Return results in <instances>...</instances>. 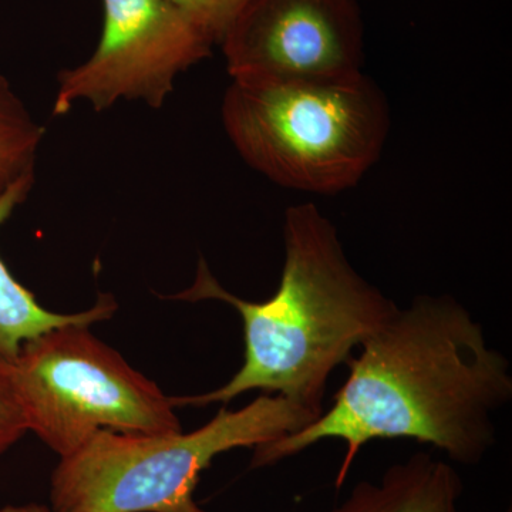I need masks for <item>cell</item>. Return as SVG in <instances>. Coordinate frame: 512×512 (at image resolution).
Listing matches in <instances>:
<instances>
[{
    "mask_svg": "<svg viewBox=\"0 0 512 512\" xmlns=\"http://www.w3.org/2000/svg\"><path fill=\"white\" fill-rule=\"evenodd\" d=\"M350 357L330 409L291 436L254 448L272 466L323 440L346 444L336 484L369 441L430 444L456 463H480L495 443L493 414L512 399L510 362L451 296L421 295L397 309Z\"/></svg>",
    "mask_w": 512,
    "mask_h": 512,
    "instance_id": "cell-1",
    "label": "cell"
},
{
    "mask_svg": "<svg viewBox=\"0 0 512 512\" xmlns=\"http://www.w3.org/2000/svg\"><path fill=\"white\" fill-rule=\"evenodd\" d=\"M285 264L268 301L248 302L222 288L201 259L183 301L214 299L241 315L245 356L241 369L220 389L171 397L174 407L228 403L262 390L281 394L322 414L333 370L382 328L399 306L350 265L338 231L313 204L286 211Z\"/></svg>",
    "mask_w": 512,
    "mask_h": 512,
    "instance_id": "cell-2",
    "label": "cell"
},
{
    "mask_svg": "<svg viewBox=\"0 0 512 512\" xmlns=\"http://www.w3.org/2000/svg\"><path fill=\"white\" fill-rule=\"evenodd\" d=\"M222 123L239 156L275 184L338 194L362 180L390 127L384 94L360 73L340 80H232Z\"/></svg>",
    "mask_w": 512,
    "mask_h": 512,
    "instance_id": "cell-3",
    "label": "cell"
},
{
    "mask_svg": "<svg viewBox=\"0 0 512 512\" xmlns=\"http://www.w3.org/2000/svg\"><path fill=\"white\" fill-rule=\"evenodd\" d=\"M319 414L281 394L239 410L222 407L200 429L127 434L103 430L60 458L50 480L53 512H205L194 493L212 460L291 436Z\"/></svg>",
    "mask_w": 512,
    "mask_h": 512,
    "instance_id": "cell-4",
    "label": "cell"
},
{
    "mask_svg": "<svg viewBox=\"0 0 512 512\" xmlns=\"http://www.w3.org/2000/svg\"><path fill=\"white\" fill-rule=\"evenodd\" d=\"M87 325L47 330L10 360L13 382L33 431L60 458L99 431H181L171 397L133 369Z\"/></svg>",
    "mask_w": 512,
    "mask_h": 512,
    "instance_id": "cell-5",
    "label": "cell"
},
{
    "mask_svg": "<svg viewBox=\"0 0 512 512\" xmlns=\"http://www.w3.org/2000/svg\"><path fill=\"white\" fill-rule=\"evenodd\" d=\"M99 45L80 66L60 72L53 116L77 101L96 111L120 100L163 107L181 73L211 56L210 37L170 0H101Z\"/></svg>",
    "mask_w": 512,
    "mask_h": 512,
    "instance_id": "cell-6",
    "label": "cell"
},
{
    "mask_svg": "<svg viewBox=\"0 0 512 512\" xmlns=\"http://www.w3.org/2000/svg\"><path fill=\"white\" fill-rule=\"evenodd\" d=\"M232 80H340L362 73L355 0H252L220 43Z\"/></svg>",
    "mask_w": 512,
    "mask_h": 512,
    "instance_id": "cell-7",
    "label": "cell"
},
{
    "mask_svg": "<svg viewBox=\"0 0 512 512\" xmlns=\"http://www.w3.org/2000/svg\"><path fill=\"white\" fill-rule=\"evenodd\" d=\"M463 490L450 464L419 451L387 468L377 483L357 484L332 512H463Z\"/></svg>",
    "mask_w": 512,
    "mask_h": 512,
    "instance_id": "cell-8",
    "label": "cell"
},
{
    "mask_svg": "<svg viewBox=\"0 0 512 512\" xmlns=\"http://www.w3.org/2000/svg\"><path fill=\"white\" fill-rule=\"evenodd\" d=\"M35 184V177L25 178L12 185L0 197V227L12 217L13 211L25 202ZM117 311L110 295H101L87 311L64 315L49 311L37 302L36 296L25 288L0 258V357L13 360L23 343L47 330L66 325H87L106 320Z\"/></svg>",
    "mask_w": 512,
    "mask_h": 512,
    "instance_id": "cell-9",
    "label": "cell"
},
{
    "mask_svg": "<svg viewBox=\"0 0 512 512\" xmlns=\"http://www.w3.org/2000/svg\"><path fill=\"white\" fill-rule=\"evenodd\" d=\"M43 137L45 127L0 74V197L20 180L35 177Z\"/></svg>",
    "mask_w": 512,
    "mask_h": 512,
    "instance_id": "cell-10",
    "label": "cell"
},
{
    "mask_svg": "<svg viewBox=\"0 0 512 512\" xmlns=\"http://www.w3.org/2000/svg\"><path fill=\"white\" fill-rule=\"evenodd\" d=\"M205 33L214 45H220L252 0H170Z\"/></svg>",
    "mask_w": 512,
    "mask_h": 512,
    "instance_id": "cell-11",
    "label": "cell"
},
{
    "mask_svg": "<svg viewBox=\"0 0 512 512\" xmlns=\"http://www.w3.org/2000/svg\"><path fill=\"white\" fill-rule=\"evenodd\" d=\"M25 433H28L25 414L13 382L9 360L0 357V456L6 453Z\"/></svg>",
    "mask_w": 512,
    "mask_h": 512,
    "instance_id": "cell-12",
    "label": "cell"
},
{
    "mask_svg": "<svg viewBox=\"0 0 512 512\" xmlns=\"http://www.w3.org/2000/svg\"><path fill=\"white\" fill-rule=\"evenodd\" d=\"M0 512H53L46 505L25 504V505H6L0 508Z\"/></svg>",
    "mask_w": 512,
    "mask_h": 512,
    "instance_id": "cell-13",
    "label": "cell"
}]
</instances>
